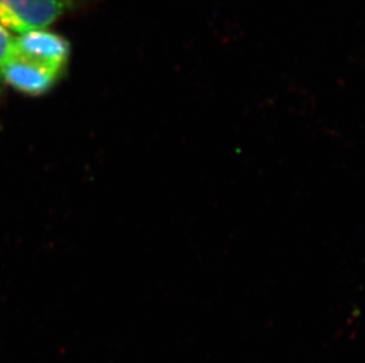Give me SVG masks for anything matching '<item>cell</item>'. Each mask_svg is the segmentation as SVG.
Masks as SVG:
<instances>
[{
    "label": "cell",
    "instance_id": "obj_1",
    "mask_svg": "<svg viewBox=\"0 0 365 363\" xmlns=\"http://www.w3.org/2000/svg\"><path fill=\"white\" fill-rule=\"evenodd\" d=\"M69 58L66 38L46 30L28 32L14 38L1 80L28 96H41L62 79Z\"/></svg>",
    "mask_w": 365,
    "mask_h": 363
},
{
    "label": "cell",
    "instance_id": "obj_2",
    "mask_svg": "<svg viewBox=\"0 0 365 363\" xmlns=\"http://www.w3.org/2000/svg\"><path fill=\"white\" fill-rule=\"evenodd\" d=\"M75 6L76 0H0V25L18 36L41 31Z\"/></svg>",
    "mask_w": 365,
    "mask_h": 363
},
{
    "label": "cell",
    "instance_id": "obj_3",
    "mask_svg": "<svg viewBox=\"0 0 365 363\" xmlns=\"http://www.w3.org/2000/svg\"><path fill=\"white\" fill-rule=\"evenodd\" d=\"M14 38L6 28L0 25V82H3L1 75H3L4 64L6 62L7 56L14 43Z\"/></svg>",
    "mask_w": 365,
    "mask_h": 363
}]
</instances>
